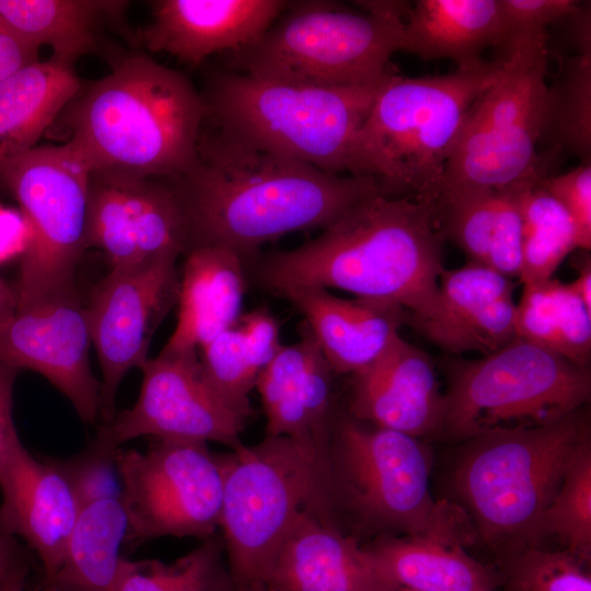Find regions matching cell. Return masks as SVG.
I'll return each instance as SVG.
<instances>
[{
    "label": "cell",
    "instance_id": "cell-47",
    "mask_svg": "<svg viewBox=\"0 0 591 591\" xmlns=\"http://www.w3.org/2000/svg\"><path fill=\"white\" fill-rule=\"evenodd\" d=\"M576 54H591V4L579 2L578 8L560 20Z\"/></svg>",
    "mask_w": 591,
    "mask_h": 591
},
{
    "label": "cell",
    "instance_id": "cell-50",
    "mask_svg": "<svg viewBox=\"0 0 591 591\" xmlns=\"http://www.w3.org/2000/svg\"><path fill=\"white\" fill-rule=\"evenodd\" d=\"M234 591H264V590L236 589V588H234Z\"/></svg>",
    "mask_w": 591,
    "mask_h": 591
},
{
    "label": "cell",
    "instance_id": "cell-32",
    "mask_svg": "<svg viewBox=\"0 0 591 591\" xmlns=\"http://www.w3.org/2000/svg\"><path fill=\"white\" fill-rule=\"evenodd\" d=\"M591 162V54L563 60L553 85H547L541 140Z\"/></svg>",
    "mask_w": 591,
    "mask_h": 591
},
{
    "label": "cell",
    "instance_id": "cell-45",
    "mask_svg": "<svg viewBox=\"0 0 591 591\" xmlns=\"http://www.w3.org/2000/svg\"><path fill=\"white\" fill-rule=\"evenodd\" d=\"M19 369L0 362V467L11 447L20 439L13 422V385Z\"/></svg>",
    "mask_w": 591,
    "mask_h": 591
},
{
    "label": "cell",
    "instance_id": "cell-21",
    "mask_svg": "<svg viewBox=\"0 0 591 591\" xmlns=\"http://www.w3.org/2000/svg\"><path fill=\"white\" fill-rule=\"evenodd\" d=\"M283 0H159L140 39L189 66L258 39L282 12Z\"/></svg>",
    "mask_w": 591,
    "mask_h": 591
},
{
    "label": "cell",
    "instance_id": "cell-29",
    "mask_svg": "<svg viewBox=\"0 0 591 591\" xmlns=\"http://www.w3.org/2000/svg\"><path fill=\"white\" fill-rule=\"evenodd\" d=\"M128 520L121 499L81 509L60 569L45 586L55 591H116Z\"/></svg>",
    "mask_w": 591,
    "mask_h": 591
},
{
    "label": "cell",
    "instance_id": "cell-17",
    "mask_svg": "<svg viewBox=\"0 0 591 591\" xmlns=\"http://www.w3.org/2000/svg\"><path fill=\"white\" fill-rule=\"evenodd\" d=\"M299 334L298 343L282 345L259 372L255 389L266 416V436L293 440L314 465L328 440L335 374L304 322Z\"/></svg>",
    "mask_w": 591,
    "mask_h": 591
},
{
    "label": "cell",
    "instance_id": "cell-8",
    "mask_svg": "<svg viewBox=\"0 0 591 591\" xmlns=\"http://www.w3.org/2000/svg\"><path fill=\"white\" fill-rule=\"evenodd\" d=\"M379 82L321 88L217 71L201 93L205 121L253 147L349 174L355 139Z\"/></svg>",
    "mask_w": 591,
    "mask_h": 591
},
{
    "label": "cell",
    "instance_id": "cell-22",
    "mask_svg": "<svg viewBox=\"0 0 591 591\" xmlns=\"http://www.w3.org/2000/svg\"><path fill=\"white\" fill-rule=\"evenodd\" d=\"M371 555L302 509L287 532L264 583V591H393Z\"/></svg>",
    "mask_w": 591,
    "mask_h": 591
},
{
    "label": "cell",
    "instance_id": "cell-48",
    "mask_svg": "<svg viewBox=\"0 0 591 591\" xmlns=\"http://www.w3.org/2000/svg\"><path fill=\"white\" fill-rule=\"evenodd\" d=\"M575 263L577 277L569 282L582 301L591 308V257L589 251L581 250Z\"/></svg>",
    "mask_w": 591,
    "mask_h": 591
},
{
    "label": "cell",
    "instance_id": "cell-20",
    "mask_svg": "<svg viewBox=\"0 0 591 591\" xmlns=\"http://www.w3.org/2000/svg\"><path fill=\"white\" fill-rule=\"evenodd\" d=\"M515 286L476 262L443 269L433 314L414 327L448 352L493 354L515 337Z\"/></svg>",
    "mask_w": 591,
    "mask_h": 591
},
{
    "label": "cell",
    "instance_id": "cell-1",
    "mask_svg": "<svg viewBox=\"0 0 591 591\" xmlns=\"http://www.w3.org/2000/svg\"><path fill=\"white\" fill-rule=\"evenodd\" d=\"M170 182L188 219L189 248L221 246L247 267L264 244L299 230H324L362 200L386 195L372 177L324 172L211 126H202L194 166Z\"/></svg>",
    "mask_w": 591,
    "mask_h": 591
},
{
    "label": "cell",
    "instance_id": "cell-31",
    "mask_svg": "<svg viewBox=\"0 0 591 591\" xmlns=\"http://www.w3.org/2000/svg\"><path fill=\"white\" fill-rule=\"evenodd\" d=\"M541 178L515 182L522 217V285L551 279L561 262L579 248L569 215L540 186Z\"/></svg>",
    "mask_w": 591,
    "mask_h": 591
},
{
    "label": "cell",
    "instance_id": "cell-2",
    "mask_svg": "<svg viewBox=\"0 0 591 591\" xmlns=\"http://www.w3.org/2000/svg\"><path fill=\"white\" fill-rule=\"evenodd\" d=\"M444 234L437 204L410 197H369L315 239L248 265L262 288L338 289L397 305L413 326L436 309Z\"/></svg>",
    "mask_w": 591,
    "mask_h": 591
},
{
    "label": "cell",
    "instance_id": "cell-39",
    "mask_svg": "<svg viewBox=\"0 0 591 591\" xmlns=\"http://www.w3.org/2000/svg\"><path fill=\"white\" fill-rule=\"evenodd\" d=\"M501 38L499 58L531 46L546 45L547 28L572 13L576 0H499Z\"/></svg>",
    "mask_w": 591,
    "mask_h": 591
},
{
    "label": "cell",
    "instance_id": "cell-35",
    "mask_svg": "<svg viewBox=\"0 0 591 591\" xmlns=\"http://www.w3.org/2000/svg\"><path fill=\"white\" fill-rule=\"evenodd\" d=\"M506 591H591L587 566L570 552L530 546L499 557Z\"/></svg>",
    "mask_w": 591,
    "mask_h": 591
},
{
    "label": "cell",
    "instance_id": "cell-16",
    "mask_svg": "<svg viewBox=\"0 0 591 591\" xmlns=\"http://www.w3.org/2000/svg\"><path fill=\"white\" fill-rule=\"evenodd\" d=\"M85 306L78 293L16 310L0 328V362L45 376L85 422L99 416L100 381L93 374Z\"/></svg>",
    "mask_w": 591,
    "mask_h": 591
},
{
    "label": "cell",
    "instance_id": "cell-30",
    "mask_svg": "<svg viewBox=\"0 0 591 591\" xmlns=\"http://www.w3.org/2000/svg\"><path fill=\"white\" fill-rule=\"evenodd\" d=\"M515 337L529 340L588 368L591 308L569 283L556 279L523 285L515 310Z\"/></svg>",
    "mask_w": 591,
    "mask_h": 591
},
{
    "label": "cell",
    "instance_id": "cell-24",
    "mask_svg": "<svg viewBox=\"0 0 591 591\" xmlns=\"http://www.w3.org/2000/svg\"><path fill=\"white\" fill-rule=\"evenodd\" d=\"M247 264L231 250L197 245L185 253L177 322L162 349L198 350L237 325L247 282Z\"/></svg>",
    "mask_w": 591,
    "mask_h": 591
},
{
    "label": "cell",
    "instance_id": "cell-3",
    "mask_svg": "<svg viewBox=\"0 0 591 591\" xmlns=\"http://www.w3.org/2000/svg\"><path fill=\"white\" fill-rule=\"evenodd\" d=\"M313 471L304 509L359 543L429 536L463 545L472 536L464 512L432 497L430 456L417 438L358 420L337 404Z\"/></svg>",
    "mask_w": 591,
    "mask_h": 591
},
{
    "label": "cell",
    "instance_id": "cell-28",
    "mask_svg": "<svg viewBox=\"0 0 591 591\" xmlns=\"http://www.w3.org/2000/svg\"><path fill=\"white\" fill-rule=\"evenodd\" d=\"M126 1L0 0V21L22 40L38 49L47 45L53 59L74 62L101 47L102 25L121 20Z\"/></svg>",
    "mask_w": 591,
    "mask_h": 591
},
{
    "label": "cell",
    "instance_id": "cell-9",
    "mask_svg": "<svg viewBox=\"0 0 591 591\" xmlns=\"http://www.w3.org/2000/svg\"><path fill=\"white\" fill-rule=\"evenodd\" d=\"M448 379L440 433L456 442L554 424L591 394L588 368L519 337L483 358L452 361Z\"/></svg>",
    "mask_w": 591,
    "mask_h": 591
},
{
    "label": "cell",
    "instance_id": "cell-42",
    "mask_svg": "<svg viewBox=\"0 0 591 591\" xmlns=\"http://www.w3.org/2000/svg\"><path fill=\"white\" fill-rule=\"evenodd\" d=\"M237 326L243 336L250 364L258 376L282 346L279 339V325L267 310L258 308L242 314Z\"/></svg>",
    "mask_w": 591,
    "mask_h": 591
},
{
    "label": "cell",
    "instance_id": "cell-38",
    "mask_svg": "<svg viewBox=\"0 0 591 591\" xmlns=\"http://www.w3.org/2000/svg\"><path fill=\"white\" fill-rule=\"evenodd\" d=\"M118 449L95 436L71 456L47 459L67 480L83 509L96 501L121 499L123 483L116 463Z\"/></svg>",
    "mask_w": 591,
    "mask_h": 591
},
{
    "label": "cell",
    "instance_id": "cell-5",
    "mask_svg": "<svg viewBox=\"0 0 591 591\" xmlns=\"http://www.w3.org/2000/svg\"><path fill=\"white\" fill-rule=\"evenodd\" d=\"M503 63L505 58L483 60L415 78L390 69L355 139L349 175L376 179L389 196L437 204L465 118Z\"/></svg>",
    "mask_w": 591,
    "mask_h": 591
},
{
    "label": "cell",
    "instance_id": "cell-23",
    "mask_svg": "<svg viewBox=\"0 0 591 591\" xmlns=\"http://www.w3.org/2000/svg\"><path fill=\"white\" fill-rule=\"evenodd\" d=\"M277 296L303 315L334 374H354L371 364L401 336L407 312L397 305L344 299L322 287H292Z\"/></svg>",
    "mask_w": 591,
    "mask_h": 591
},
{
    "label": "cell",
    "instance_id": "cell-11",
    "mask_svg": "<svg viewBox=\"0 0 591 591\" xmlns=\"http://www.w3.org/2000/svg\"><path fill=\"white\" fill-rule=\"evenodd\" d=\"M91 172L70 141L35 147L0 172L31 229L14 286L18 310L77 293Z\"/></svg>",
    "mask_w": 591,
    "mask_h": 591
},
{
    "label": "cell",
    "instance_id": "cell-46",
    "mask_svg": "<svg viewBox=\"0 0 591 591\" xmlns=\"http://www.w3.org/2000/svg\"><path fill=\"white\" fill-rule=\"evenodd\" d=\"M37 51L0 21V82L37 61Z\"/></svg>",
    "mask_w": 591,
    "mask_h": 591
},
{
    "label": "cell",
    "instance_id": "cell-36",
    "mask_svg": "<svg viewBox=\"0 0 591 591\" xmlns=\"http://www.w3.org/2000/svg\"><path fill=\"white\" fill-rule=\"evenodd\" d=\"M199 352L208 383L236 416L246 420L251 415L250 394L257 375L250 364L239 326L222 332Z\"/></svg>",
    "mask_w": 591,
    "mask_h": 591
},
{
    "label": "cell",
    "instance_id": "cell-15",
    "mask_svg": "<svg viewBox=\"0 0 591 591\" xmlns=\"http://www.w3.org/2000/svg\"><path fill=\"white\" fill-rule=\"evenodd\" d=\"M139 397L131 408L103 422L96 436L118 449L139 437L218 442L231 451L244 443L245 420L236 416L208 383L198 350L169 351L141 368Z\"/></svg>",
    "mask_w": 591,
    "mask_h": 591
},
{
    "label": "cell",
    "instance_id": "cell-27",
    "mask_svg": "<svg viewBox=\"0 0 591 591\" xmlns=\"http://www.w3.org/2000/svg\"><path fill=\"white\" fill-rule=\"evenodd\" d=\"M80 89L73 68L53 58L27 65L0 82V172L36 147Z\"/></svg>",
    "mask_w": 591,
    "mask_h": 591
},
{
    "label": "cell",
    "instance_id": "cell-52",
    "mask_svg": "<svg viewBox=\"0 0 591 591\" xmlns=\"http://www.w3.org/2000/svg\"><path fill=\"white\" fill-rule=\"evenodd\" d=\"M393 591H409V590L402 589V588H397V589H395V590H393Z\"/></svg>",
    "mask_w": 591,
    "mask_h": 591
},
{
    "label": "cell",
    "instance_id": "cell-6",
    "mask_svg": "<svg viewBox=\"0 0 591 591\" xmlns=\"http://www.w3.org/2000/svg\"><path fill=\"white\" fill-rule=\"evenodd\" d=\"M589 437L581 408L546 426L461 442L449 473V501L498 558L537 546L540 519L573 453Z\"/></svg>",
    "mask_w": 591,
    "mask_h": 591
},
{
    "label": "cell",
    "instance_id": "cell-43",
    "mask_svg": "<svg viewBox=\"0 0 591 591\" xmlns=\"http://www.w3.org/2000/svg\"><path fill=\"white\" fill-rule=\"evenodd\" d=\"M27 573L26 554L0 518V591H23Z\"/></svg>",
    "mask_w": 591,
    "mask_h": 591
},
{
    "label": "cell",
    "instance_id": "cell-13",
    "mask_svg": "<svg viewBox=\"0 0 591 591\" xmlns=\"http://www.w3.org/2000/svg\"><path fill=\"white\" fill-rule=\"evenodd\" d=\"M126 543L163 536L206 538L220 529L221 454L202 441L155 439L144 452L118 449Z\"/></svg>",
    "mask_w": 591,
    "mask_h": 591
},
{
    "label": "cell",
    "instance_id": "cell-33",
    "mask_svg": "<svg viewBox=\"0 0 591 591\" xmlns=\"http://www.w3.org/2000/svg\"><path fill=\"white\" fill-rule=\"evenodd\" d=\"M116 591H234L221 535L172 563L124 558Z\"/></svg>",
    "mask_w": 591,
    "mask_h": 591
},
{
    "label": "cell",
    "instance_id": "cell-14",
    "mask_svg": "<svg viewBox=\"0 0 591 591\" xmlns=\"http://www.w3.org/2000/svg\"><path fill=\"white\" fill-rule=\"evenodd\" d=\"M176 253L132 266L113 268L92 289L85 313L96 350L100 381L99 416H115V399L125 375L149 360L152 336L177 304L179 275Z\"/></svg>",
    "mask_w": 591,
    "mask_h": 591
},
{
    "label": "cell",
    "instance_id": "cell-44",
    "mask_svg": "<svg viewBox=\"0 0 591 591\" xmlns=\"http://www.w3.org/2000/svg\"><path fill=\"white\" fill-rule=\"evenodd\" d=\"M31 241L30 225L19 210L0 206V265L22 257Z\"/></svg>",
    "mask_w": 591,
    "mask_h": 591
},
{
    "label": "cell",
    "instance_id": "cell-7",
    "mask_svg": "<svg viewBox=\"0 0 591 591\" xmlns=\"http://www.w3.org/2000/svg\"><path fill=\"white\" fill-rule=\"evenodd\" d=\"M357 3L361 12L333 1H288L258 39L229 54L228 70L321 88L379 82L404 49L410 3Z\"/></svg>",
    "mask_w": 591,
    "mask_h": 591
},
{
    "label": "cell",
    "instance_id": "cell-19",
    "mask_svg": "<svg viewBox=\"0 0 591 591\" xmlns=\"http://www.w3.org/2000/svg\"><path fill=\"white\" fill-rule=\"evenodd\" d=\"M0 518L38 556L46 583L60 569L81 507L46 457L35 459L18 439L0 467Z\"/></svg>",
    "mask_w": 591,
    "mask_h": 591
},
{
    "label": "cell",
    "instance_id": "cell-26",
    "mask_svg": "<svg viewBox=\"0 0 591 591\" xmlns=\"http://www.w3.org/2000/svg\"><path fill=\"white\" fill-rule=\"evenodd\" d=\"M501 38L499 0H418L404 20V49L427 60L476 65Z\"/></svg>",
    "mask_w": 591,
    "mask_h": 591
},
{
    "label": "cell",
    "instance_id": "cell-18",
    "mask_svg": "<svg viewBox=\"0 0 591 591\" xmlns=\"http://www.w3.org/2000/svg\"><path fill=\"white\" fill-rule=\"evenodd\" d=\"M445 396L428 355L399 336L351 374L348 413L363 422L414 438L440 432Z\"/></svg>",
    "mask_w": 591,
    "mask_h": 591
},
{
    "label": "cell",
    "instance_id": "cell-41",
    "mask_svg": "<svg viewBox=\"0 0 591 591\" xmlns=\"http://www.w3.org/2000/svg\"><path fill=\"white\" fill-rule=\"evenodd\" d=\"M540 186L569 215L577 233L579 250L591 247V162L570 171L545 176Z\"/></svg>",
    "mask_w": 591,
    "mask_h": 591
},
{
    "label": "cell",
    "instance_id": "cell-37",
    "mask_svg": "<svg viewBox=\"0 0 591 591\" xmlns=\"http://www.w3.org/2000/svg\"><path fill=\"white\" fill-rule=\"evenodd\" d=\"M495 204L496 189L489 188L453 192L437 200L444 236H450L471 262L486 265Z\"/></svg>",
    "mask_w": 591,
    "mask_h": 591
},
{
    "label": "cell",
    "instance_id": "cell-34",
    "mask_svg": "<svg viewBox=\"0 0 591 591\" xmlns=\"http://www.w3.org/2000/svg\"><path fill=\"white\" fill-rule=\"evenodd\" d=\"M557 536L565 549L586 565L591 560V439L576 450L560 485L544 510L537 529L536 545L547 536Z\"/></svg>",
    "mask_w": 591,
    "mask_h": 591
},
{
    "label": "cell",
    "instance_id": "cell-49",
    "mask_svg": "<svg viewBox=\"0 0 591 591\" xmlns=\"http://www.w3.org/2000/svg\"><path fill=\"white\" fill-rule=\"evenodd\" d=\"M18 310V297L14 286L0 277V328L5 325Z\"/></svg>",
    "mask_w": 591,
    "mask_h": 591
},
{
    "label": "cell",
    "instance_id": "cell-10",
    "mask_svg": "<svg viewBox=\"0 0 591 591\" xmlns=\"http://www.w3.org/2000/svg\"><path fill=\"white\" fill-rule=\"evenodd\" d=\"M221 537L236 589L264 590L276 554L313 490V460L293 440L266 436L221 454Z\"/></svg>",
    "mask_w": 591,
    "mask_h": 591
},
{
    "label": "cell",
    "instance_id": "cell-25",
    "mask_svg": "<svg viewBox=\"0 0 591 591\" xmlns=\"http://www.w3.org/2000/svg\"><path fill=\"white\" fill-rule=\"evenodd\" d=\"M382 577L409 591H495L498 575L461 544L429 536H382L362 544Z\"/></svg>",
    "mask_w": 591,
    "mask_h": 591
},
{
    "label": "cell",
    "instance_id": "cell-12",
    "mask_svg": "<svg viewBox=\"0 0 591 591\" xmlns=\"http://www.w3.org/2000/svg\"><path fill=\"white\" fill-rule=\"evenodd\" d=\"M546 66V45L521 48L505 58L499 77L465 118L439 197L547 176L536 150L547 89Z\"/></svg>",
    "mask_w": 591,
    "mask_h": 591
},
{
    "label": "cell",
    "instance_id": "cell-40",
    "mask_svg": "<svg viewBox=\"0 0 591 591\" xmlns=\"http://www.w3.org/2000/svg\"><path fill=\"white\" fill-rule=\"evenodd\" d=\"M522 263V217L517 184L496 189L495 217L486 265L512 279Z\"/></svg>",
    "mask_w": 591,
    "mask_h": 591
},
{
    "label": "cell",
    "instance_id": "cell-4",
    "mask_svg": "<svg viewBox=\"0 0 591 591\" xmlns=\"http://www.w3.org/2000/svg\"><path fill=\"white\" fill-rule=\"evenodd\" d=\"M62 113L91 173L173 179L197 161L206 105L185 76L136 54L79 91Z\"/></svg>",
    "mask_w": 591,
    "mask_h": 591
},
{
    "label": "cell",
    "instance_id": "cell-51",
    "mask_svg": "<svg viewBox=\"0 0 591 591\" xmlns=\"http://www.w3.org/2000/svg\"><path fill=\"white\" fill-rule=\"evenodd\" d=\"M40 591H55V590L49 586H45L44 589Z\"/></svg>",
    "mask_w": 591,
    "mask_h": 591
}]
</instances>
